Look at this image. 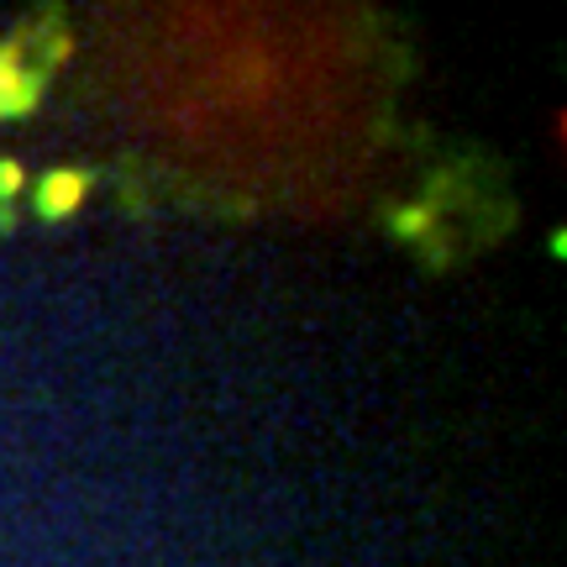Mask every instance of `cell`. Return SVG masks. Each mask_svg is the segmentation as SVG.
I'll use <instances>...</instances> for the list:
<instances>
[{
	"label": "cell",
	"mask_w": 567,
	"mask_h": 567,
	"mask_svg": "<svg viewBox=\"0 0 567 567\" xmlns=\"http://www.w3.org/2000/svg\"><path fill=\"white\" fill-rule=\"evenodd\" d=\"M90 195V179H84L80 168H59V174H48L38 184V216L42 221H63V216H74Z\"/></svg>",
	"instance_id": "6da1fadb"
},
{
	"label": "cell",
	"mask_w": 567,
	"mask_h": 567,
	"mask_svg": "<svg viewBox=\"0 0 567 567\" xmlns=\"http://www.w3.org/2000/svg\"><path fill=\"white\" fill-rule=\"evenodd\" d=\"M42 90V74L21 69L11 53H0V116H27Z\"/></svg>",
	"instance_id": "7a4b0ae2"
},
{
	"label": "cell",
	"mask_w": 567,
	"mask_h": 567,
	"mask_svg": "<svg viewBox=\"0 0 567 567\" xmlns=\"http://www.w3.org/2000/svg\"><path fill=\"white\" fill-rule=\"evenodd\" d=\"M17 184H21V168L17 163H0V200H11V195H17Z\"/></svg>",
	"instance_id": "3957f363"
}]
</instances>
